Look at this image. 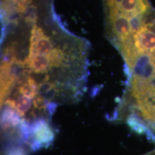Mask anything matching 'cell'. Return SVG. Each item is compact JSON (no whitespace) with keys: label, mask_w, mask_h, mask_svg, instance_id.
Here are the masks:
<instances>
[{"label":"cell","mask_w":155,"mask_h":155,"mask_svg":"<svg viewBox=\"0 0 155 155\" xmlns=\"http://www.w3.org/2000/svg\"><path fill=\"white\" fill-rule=\"evenodd\" d=\"M124 44V54L131 79L146 80L155 77V15Z\"/></svg>","instance_id":"cell-1"},{"label":"cell","mask_w":155,"mask_h":155,"mask_svg":"<svg viewBox=\"0 0 155 155\" xmlns=\"http://www.w3.org/2000/svg\"><path fill=\"white\" fill-rule=\"evenodd\" d=\"M112 24L114 31L119 40L124 42L131 38L129 17L115 9L112 12Z\"/></svg>","instance_id":"cell-2"},{"label":"cell","mask_w":155,"mask_h":155,"mask_svg":"<svg viewBox=\"0 0 155 155\" xmlns=\"http://www.w3.org/2000/svg\"><path fill=\"white\" fill-rule=\"evenodd\" d=\"M50 59L53 68H59L63 63L65 55L61 50L55 48L50 55Z\"/></svg>","instance_id":"cell-3"},{"label":"cell","mask_w":155,"mask_h":155,"mask_svg":"<svg viewBox=\"0 0 155 155\" xmlns=\"http://www.w3.org/2000/svg\"><path fill=\"white\" fill-rule=\"evenodd\" d=\"M6 155H27L26 150L20 146H11L6 152Z\"/></svg>","instance_id":"cell-4"},{"label":"cell","mask_w":155,"mask_h":155,"mask_svg":"<svg viewBox=\"0 0 155 155\" xmlns=\"http://www.w3.org/2000/svg\"><path fill=\"white\" fill-rule=\"evenodd\" d=\"M13 1L19 4V5H22V4H25L26 2H28L29 0H13Z\"/></svg>","instance_id":"cell-5"}]
</instances>
